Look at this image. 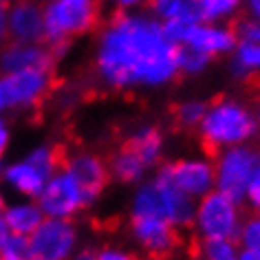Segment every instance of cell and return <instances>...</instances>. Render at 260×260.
I'll use <instances>...</instances> for the list:
<instances>
[{
	"label": "cell",
	"mask_w": 260,
	"mask_h": 260,
	"mask_svg": "<svg viewBox=\"0 0 260 260\" xmlns=\"http://www.w3.org/2000/svg\"><path fill=\"white\" fill-rule=\"evenodd\" d=\"M240 243L245 245V249L253 253H260V212H253L245 218V223L238 230Z\"/></svg>",
	"instance_id": "484cf974"
},
{
	"label": "cell",
	"mask_w": 260,
	"mask_h": 260,
	"mask_svg": "<svg viewBox=\"0 0 260 260\" xmlns=\"http://www.w3.org/2000/svg\"><path fill=\"white\" fill-rule=\"evenodd\" d=\"M179 47L164 36L157 20L115 14L102 31L95 69L110 88L164 86L179 75Z\"/></svg>",
	"instance_id": "6da1fadb"
},
{
	"label": "cell",
	"mask_w": 260,
	"mask_h": 260,
	"mask_svg": "<svg viewBox=\"0 0 260 260\" xmlns=\"http://www.w3.org/2000/svg\"><path fill=\"white\" fill-rule=\"evenodd\" d=\"M247 5H249L251 16H253V18H256V20L260 22V0H247Z\"/></svg>",
	"instance_id": "836d02e7"
},
{
	"label": "cell",
	"mask_w": 260,
	"mask_h": 260,
	"mask_svg": "<svg viewBox=\"0 0 260 260\" xmlns=\"http://www.w3.org/2000/svg\"><path fill=\"white\" fill-rule=\"evenodd\" d=\"M135 240L141 245V249L148 253L150 260H168L172 258L177 249L183 245L179 236V227L168 223L164 218L154 216H133L130 220Z\"/></svg>",
	"instance_id": "ba28073f"
},
{
	"label": "cell",
	"mask_w": 260,
	"mask_h": 260,
	"mask_svg": "<svg viewBox=\"0 0 260 260\" xmlns=\"http://www.w3.org/2000/svg\"><path fill=\"white\" fill-rule=\"evenodd\" d=\"M9 40V9L5 3H0V47H5Z\"/></svg>",
	"instance_id": "f1b7e54d"
},
{
	"label": "cell",
	"mask_w": 260,
	"mask_h": 260,
	"mask_svg": "<svg viewBox=\"0 0 260 260\" xmlns=\"http://www.w3.org/2000/svg\"><path fill=\"white\" fill-rule=\"evenodd\" d=\"M185 47H192L197 51H203L207 55H218V53H230L236 47V34L234 29L223 27H210V24H190L183 40ZM181 47V44H179Z\"/></svg>",
	"instance_id": "9a60e30c"
},
{
	"label": "cell",
	"mask_w": 260,
	"mask_h": 260,
	"mask_svg": "<svg viewBox=\"0 0 260 260\" xmlns=\"http://www.w3.org/2000/svg\"><path fill=\"white\" fill-rule=\"evenodd\" d=\"M238 260H260V253H253L249 249H245L243 253H238Z\"/></svg>",
	"instance_id": "e575fe53"
},
{
	"label": "cell",
	"mask_w": 260,
	"mask_h": 260,
	"mask_svg": "<svg viewBox=\"0 0 260 260\" xmlns=\"http://www.w3.org/2000/svg\"><path fill=\"white\" fill-rule=\"evenodd\" d=\"M9 40L20 44H44L42 0H18L9 9Z\"/></svg>",
	"instance_id": "4fadbf2b"
},
{
	"label": "cell",
	"mask_w": 260,
	"mask_h": 260,
	"mask_svg": "<svg viewBox=\"0 0 260 260\" xmlns=\"http://www.w3.org/2000/svg\"><path fill=\"white\" fill-rule=\"evenodd\" d=\"M0 3H7V0H0Z\"/></svg>",
	"instance_id": "f35d334b"
},
{
	"label": "cell",
	"mask_w": 260,
	"mask_h": 260,
	"mask_svg": "<svg viewBox=\"0 0 260 260\" xmlns=\"http://www.w3.org/2000/svg\"><path fill=\"white\" fill-rule=\"evenodd\" d=\"M7 238H9V227L5 223V216H0V249H3V245L7 243Z\"/></svg>",
	"instance_id": "4dcf8cb0"
},
{
	"label": "cell",
	"mask_w": 260,
	"mask_h": 260,
	"mask_svg": "<svg viewBox=\"0 0 260 260\" xmlns=\"http://www.w3.org/2000/svg\"><path fill=\"white\" fill-rule=\"evenodd\" d=\"M256 119L243 104L223 97L205 110L201 121V146L214 161L225 148L249 141L256 135Z\"/></svg>",
	"instance_id": "7a4b0ae2"
},
{
	"label": "cell",
	"mask_w": 260,
	"mask_h": 260,
	"mask_svg": "<svg viewBox=\"0 0 260 260\" xmlns=\"http://www.w3.org/2000/svg\"><path fill=\"white\" fill-rule=\"evenodd\" d=\"M0 126H3V121H0Z\"/></svg>",
	"instance_id": "ab89813d"
},
{
	"label": "cell",
	"mask_w": 260,
	"mask_h": 260,
	"mask_svg": "<svg viewBox=\"0 0 260 260\" xmlns=\"http://www.w3.org/2000/svg\"><path fill=\"white\" fill-rule=\"evenodd\" d=\"M207 106L203 102H183L172 106V128L179 133H192L201 126Z\"/></svg>",
	"instance_id": "44dd1931"
},
{
	"label": "cell",
	"mask_w": 260,
	"mask_h": 260,
	"mask_svg": "<svg viewBox=\"0 0 260 260\" xmlns=\"http://www.w3.org/2000/svg\"><path fill=\"white\" fill-rule=\"evenodd\" d=\"M194 220L203 238L214 240H234L240 230L238 203L227 199L220 192H207L201 205L197 207Z\"/></svg>",
	"instance_id": "52a82bcc"
},
{
	"label": "cell",
	"mask_w": 260,
	"mask_h": 260,
	"mask_svg": "<svg viewBox=\"0 0 260 260\" xmlns=\"http://www.w3.org/2000/svg\"><path fill=\"white\" fill-rule=\"evenodd\" d=\"M55 55L47 44L7 42L0 51V73H16L31 67H53Z\"/></svg>",
	"instance_id": "5bb4252c"
},
{
	"label": "cell",
	"mask_w": 260,
	"mask_h": 260,
	"mask_svg": "<svg viewBox=\"0 0 260 260\" xmlns=\"http://www.w3.org/2000/svg\"><path fill=\"white\" fill-rule=\"evenodd\" d=\"M260 168V148L249 146H232L214 159L216 170V185L218 192L232 199L234 203H240L245 199V190L249 179Z\"/></svg>",
	"instance_id": "8992f818"
},
{
	"label": "cell",
	"mask_w": 260,
	"mask_h": 260,
	"mask_svg": "<svg viewBox=\"0 0 260 260\" xmlns=\"http://www.w3.org/2000/svg\"><path fill=\"white\" fill-rule=\"evenodd\" d=\"M7 144H9V133H7V128H5V126H0V157H3Z\"/></svg>",
	"instance_id": "1f68e13d"
},
{
	"label": "cell",
	"mask_w": 260,
	"mask_h": 260,
	"mask_svg": "<svg viewBox=\"0 0 260 260\" xmlns=\"http://www.w3.org/2000/svg\"><path fill=\"white\" fill-rule=\"evenodd\" d=\"M245 197H247V201L251 203L253 210L260 212V168H258L256 172H253V177L249 179V183H247Z\"/></svg>",
	"instance_id": "83f0119b"
},
{
	"label": "cell",
	"mask_w": 260,
	"mask_h": 260,
	"mask_svg": "<svg viewBox=\"0 0 260 260\" xmlns=\"http://www.w3.org/2000/svg\"><path fill=\"white\" fill-rule=\"evenodd\" d=\"M5 179L9 181L16 190H20L27 197H38L42 192V187L47 185V177L38 170L34 164H29L27 159L20 161V164H14L5 170Z\"/></svg>",
	"instance_id": "e0dca14e"
},
{
	"label": "cell",
	"mask_w": 260,
	"mask_h": 260,
	"mask_svg": "<svg viewBox=\"0 0 260 260\" xmlns=\"http://www.w3.org/2000/svg\"><path fill=\"white\" fill-rule=\"evenodd\" d=\"M123 146H128L137 157L144 161L146 168H152L159 161L161 148H164V133L159 126H144L130 139L123 141Z\"/></svg>",
	"instance_id": "2e32d148"
},
{
	"label": "cell",
	"mask_w": 260,
	"mask_h": 260,
	"mask_svg": "<svg viewBox=\"0 0 260 260\" xmlns=\"http://www.w3.org/2000/svg\"><path fill=\"white\" fill-rule=\"evenodd\" d=\"M64 170L73 174V179L77 181L84 197V205L93 203L110 179L108 161L90 152H80V154H73V157H67Z\"/></svg>",
	"instance_id": "7c38bea8"
},
{
	"label": "cell",
	"mask_w": 260,
	"mask_h": 260,
	"mask_svg": "<svg viewBox=\"0 0 260 260\" xmlns=\"http://www.w3.org/2000/svg\"><path fill=\"white\" fill-rule=\"evenodd\" d=\"M73 260H97V251L95 249H82Z\"/></svg>",
	"instance_id": "d6a6232c"
},
{
	"label": "cell",
	"mask_w": 260,
	"mask_h": 260,
	"mask_svg": "<svg viewBox=\"0 0 260 260\" xmlns=\"http://www.w3.org/2000/svg\"><path fill=\"white\" fill-rule=\"evenodd\" d=\"M42 210L40 205L24 203V205H14L5 212V223H7L11 234H22V236H31L42 223Z\"/></svg>",
	"instance_id": "d6986e66"
},
{
	"label": "cell",
	"mask_w": 260,
	"mask_h": 260,
	"mask_svg": "<svg viewBox=\"0 0 260 260\" xmlns=\"http://www.w3.org/2000/svg\"><path fill=\"white\" fill-rule=\"evenodd\" d=\"M108 170H110V177H113L115 181H121V183H135V181H139L141 177H144V172L148 170V168L128 146L121 144L119 148H117V152L110 157Z\"/></svg>",
	"instance_id": "ac0fdd59"
},
{
	"label": "cell",
	"mask_w": 260,
	"mask_h": 260,
	"mask_svg": "<svg viewBox=\"0 0 260 260\" xmlns=\"http://www.w3.org/2000/svg\"><path fill=\"white\" fill-rule=\"evenodd\" d=\"M77 240L75 225L67 218L42 220L40 227L29 236L31 260H67Z\"/></svg>",
	"instance_id": "9c48e42d"
},
{
	"label": "cell",
	"mask_w": 260,
	"mask_h": 260,
	"mask_svg": "<svg viewBox=\"0 0 260 260\" xmlns=\"http://www.w3.org/2000/svg\"><path fill=\"white\" fill-rule=\"evenodd\" d=\"M0 207H3V197H0Z\"/></svg>",
	"instance_id": "74e56055"
},
{
	"label": "cell",
	"mask_w": 260,
	"mask_h": 260,
	"mask_svg": "<svg viewBox=\"0 0 260 260\" xmlns=\"http://www.w3.org/2000/svg\"><path fill=\"white\" fill-rule=\"evenodd\" d=\"M117 5H119V7H133V5H137L139 0H115Z\"/></svg>",
	"instance_id": "d590c367"
},
{
	"label": "cell",
	"mask_w": 260,
	"mask_h": 260,
	"mask_svg": "<svg viewBox=\"0 0 260 260\" xmlns=\"http://www.w3.org/2000/svg\"><path fill=\"white\" fill-rule=\"evenodd\" d=\"M97 260H137V258L130 256L126 251H119V249H104L97 253Z\"/></svg>",
	"instance_id": "f546056e"
},
{
	"label": "cell",
	"mask_w": 260,
	"mask_h": 260,
	"mask_svg": "<svg viewBox=\"0 0 260 260\" xmlns=\"http://www.w3.org/2000/svg\"><path fill=\"white\" fill-rule=\"evenodd\" d=\"M0 110H5V104H3V97H0Z\"/></svg>",
	"instance_id": "8d00e7d4"
},
{
	"label": "cell",
	"mask_w": 260,
	"mask_h": 260,
	"mask_svg": "<svg viewBox=\"0 0 260 260\" xmlns=\"http://www.w3.org/2000/svg\"><path fill=\"white\" fill-rule=\"evenodd\" d=\"M0 258L3 260H31V245L29 236L22 234H9L7 243L0 249Z\"/></svg>",
	"instance_id": "d4e9b609"
},
{
	"label": "cell",
	"mask_w": 260,
	"mask_h": 260,
	"mask_svg": "<svg viewBox=\"0 0 260 260\" xmlns=\"http://www.w3.org/2000/svg\"><path fill=\"white\" fill-rule=\"evenodd\" d=\"M192 260H238V251L234 240H214L205 238L201 245L190 249Z\"/></svg>",
	"instance_id": "7402d4cb"
},
{
	"label": "cell",
	"mask_w": 260,
	"mask_h": 260,
	"mask_svg": "<svg viewBox=\"0 0 260 260\" xmlns=\"http://www.w3.org/2000/svg\"><path fill=\"white\" fill-rule=\"evenodd\" d=\"M159 174L192 199L205 197L207 192H212L214 183H216L214 164L197 161V159H179V161H172V164H166L159 170Z\"/></svg>",
	"instance_id": "8fae6325"
},
{
	"label": "cell",
	"mask_w": 260,
	"mask_h": 260,
	"mask_svg": "<svg viewBox=\"0 0 260 260\" xmlns=\"http://www.w3.org/2000/svg\"><path fill=\"white\" fill-rule=\"evenodd\" d=\"M0 260H3V258H0Z\"/></svg>",
	"instance_id": "60d3db41"
},
{
	"label": "cell",
	"mask_w": 260,
	"mask_h": 260,
	"mask_svg": "<svg viewBox=\"0 0 260 260\" xmlns=\"http://www.w3.org/2000/svg\"><path fill=\"white\" fill-rule=\"evenodd\" d=\"M53 67H31L0 77L5 108H36L53 93Z\"/></svg>",
	"instance_id": "5b68a950"
},
{
	"label": "cell",
	"mask_w": 260,
	"mask_h": 260,
	"mask_svg": "<svg viewBox=\"0 0 260 260\" xmlns=\"http://www.w3.org/2000/svg\"><path fill=\"white\" fill-rule=\"evenodd\" d=\"M203 20H223L236 14L240 0H197Z\"/></svg>",
	"instance_id": "cb8c5ba5"
},
{
	"label": "cell",
	"mask_w": 260,
	"mask_h": 260,
	"mask_svg": "<svg viewBox=\"0 0 260 260\" xmlns=\"http://www.w3.org/2000/svg\"><path fill=\"white\" fill-rule=\"evenodd\" d=\"M232 29L240 40L260 44V22H251V20H247V18H238V20L232 22Z\"/></svg>",
	"instance_id": "4316f807"
},
{
	"label": "cell",
	"mask_w": 260,
	"mask_h": 260,
	"mask_svg": "<svg viewBox=\"0 0 260 260\" xmlns=\"http://www.w3.org/2000/svg\"><path fill=\"white\" fill-rule=\"evenodd\" d=\"M102 24V0H47L44 3V44H69Z\"/></svg>",
	"instance_id": "3957f363"
},
{
	"label": "cell",
	"mask_w": 260,
	"mask_h": 260,
	"mask_svg": "<svg viewBox=\"0 0 260 260\" xmlns=\"http://www.w3.org/2000/svg\"><path fill=\"white\" fill-rule=\"evenodd\" d=\"M232 71L243 84L249 80V77L256 75L260 71V44L240 40L236 57H234V64H232Z\"/></svg>",
	"instance_id": "ffe728a7"
},
{
	"label": "cell",
	"mask_w": 260,
	"mask_h": 260,
	"mask_svg": "<svg viewBox=\"0 0 260 260\" xmlns=\"http://www.w3.org/2000/svg\"><path fill=\"white\" fill-rule=\"evenodd\" d=\"M212 55L203 53V51H197L192 47H185L181 44L179 47V53H177V64H179V73H185V75H197L201 71L207 69Z\"/></svg>",
	"instance_id": "603a6c76"
},
{
	"label": "cell",
	"mask_w": 260,
	"mask_h": 260,
	"mask_svg": "<svg viewBox=\"0 0 260 260\" xmlns=\"http://www.w3.org/2000/svg\"><path fill=\"white\" fill-rule=\"evenodd\" d=\"M192 197L181 192L166 177L157 174V179L141 185L133 201V216H154L164 218L177 227H187L194 223Z\"/></svg>",
	"instance_id": "277c9868"
},
{
	"label": "cell",
	"mask_w": 260,
	"mask_h": 260,
	"mask_svg": "<svg viewBox=\"0 0 260 260\" xmlns=\"http://www.w3.org/2000/svg\"><path fill=\"white\" fill-rule=\"evenodd\" d=\"M40 199V210L51 218H69L84 207V197L82 190L73 179V174L67 170L55 172L53 177L47 181V185L42 187V192L38 194Z\"/></svg>",
	"instance_id": "30bf717a"
}]
</instances>
